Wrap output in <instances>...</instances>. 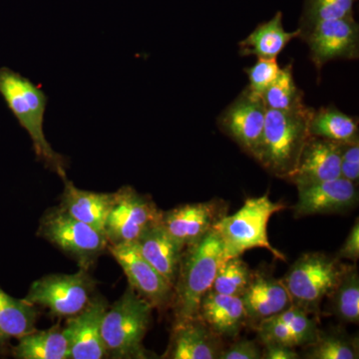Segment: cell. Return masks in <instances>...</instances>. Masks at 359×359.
<instances>
[{"mask_svg":"<svg viewBox=\"0 0 359 359\" xmlns=\"http://www.w3.org/2000/svg\"><path fill=\"white\" fill-rule=\"evenodd\" d=\"M223 261V241L215 228L199 242L184 249L171 304L174 325L199 318L201 302L212 289L217 271Z\"/></svg>","mask_w":359,"mask_h":359,"instance_id":"obj_1","label":"cell"},{"mask_svg":"<svg viewBox=\"0 0 359 359\" xmlns=\"http://www.w3.org/2000/svg\"><path fill=\"white\" fill-rule=\"evenodd\" d=\"M0 95L20 126L29 135L37 159L61 178H66L67 160L52 149L45 137L44 115L48 98L41 87L11 68L1 67Z\"/></svg>","mask_w":359,"mask_h":359,"instance_id":"obj_2","label":"cell"},{"mask_svg":"<svg viewBox=\"0 0 359 359\" xmlns=\"http://www.w3.org/2000/svg\"><path fill=\"white\" fill-rule=\"evenodd\" d=\"M313 108L297 111L266 110L263 139L257 161L269 173L287 180L294 173L311 134Z\"/></svg>","mask_w":359,"mask_h":359,"instance_id":"obj_3","label":"cell"},{"mask_svg":"<svg viewBox=\"0 0 359 359\" xmlns=\"http://www.w3.org/2000/svg\"><path fill=\"white\" fill-rule=\"evenodd\" d=\"M153 309L150 302L130 287L108 308L102 323V339L107 358H150L143 340L151 325Z\"/></svg>","mask_w":359,"mask_h":359,"instance_id":"obj_4","label":"cell"},{"mask_svg":"<svg viewBox=\"0 0 359 359\" xmlns=\"http://www.w3.org/2000/svg\"><path fill=\"white\" fill-rule=\"evenodd\" d=\"M287 205L269 199V194L248 198L244 205L231 216L223 217L214 228L219 231L224 244V261L241 257L247 250L262 248L276 259L287 261L285 255L271 245L268 236L269 219Z\"/></svg>","mask_w":359,"mask_h":359,"instance_id":"obj_5","label":"cell"},{"mask_svg":"<svg viewBox=\"0 0 359 359\" xmlns=\"http://www.w3.org/2000/svg\"><path fill=\"white\" fill-rule=\"evenodd\" d=\"M349 266L325 252H306L280 280L294 306L318 316L323 299L332 294Z\"/></svg>","mask_w":359,"mask_h":359,"instance_id":"obj_6","label":"cell"},{"mask_svg":"<svg viewBox=\"0 0 359 359\" xmlns=\"http://www.w3.org/2000/svg\"><path fill=\"white\" fill-rule=\"evenodd\" d=\"M39 235L74 259L80 269L86 271L109 245L105 233L73 218L60 207L45 212L40 219Z\"/></svg>","mask_w":359,"mask_h":359,"instance_id":"obj_7","label":"cell"},{"mask_svg":"<svg viewBox=\"0 0 359 359\" xmlns=\"http://www.w3.org/2000/svg\"><path fill=\"white\" fill-rule=\"evenodd\" d=\"M96 280L80 269L71 275H48L35 280L25 299L48 309L56 318H71L86 308L94 297Z\"/></svg>","mask_w":359,"mask_h":359,"instance_id":"obj_8","label":"cell"},{"mask_svg":"<svg viewBox=\"0 0 359 359\" xmlns=\"http://www.w3.org/2000/svg\"><path fill=\"white\" fill-rule=\"evenodd\" d=\"M162 212L152 198L123 186L114 193L105 224L109 245L136 242L144 231L161 223Z\"/></svg>","mask_w":359,"mask_h":359,"instance_id":"obj_9","label":"cell"},{"mask_svg":"<svg viewBox=\"0 0 359 359\" xmlns=\"http://www.w3.org/2000/svg\"><path fill=\"white\" fill-rule=\"evenodd\" d=\"M266 110L263 96L248 86L218 118L219 129L254 159L261 147Z\"/></svg>","mask_w":359,"mask_h":359,"instance_id":"obj_10","label":"cell"},{"mask_svg":"<svg viewBox=\"0 0 359 359\" xmlns=\"http://www.w3.org/2000/svg\"><path fill=\"white\" fill-rule=\"evenodd\" d=\"M302 39L308 44L311 61L318 70L330 61L358 58L359 26L353 16L320 21Z\"/></svg>","mask_w":359,"mask_h":359,"instance_id":"obj_11","label":"cell"},{"mask_svg":"<svg viewBox=\"0 0 359 359\" xmlns=\"http://www.w3.org/2000/svg\"><path fill=\"white\" fill-rule=\"evenodd\" d=\"M108 250L128 278L130 287L154 309L164 311L171 306L173 287L142 256L134 242L109 245Z\"/></svg>","mask_w":359,"mask_h":359,"instance_id":"obj_12","label":"cell"},{"mask_svg":"<svg viewBox=\"0 0 359 359\" xmlns=\"http://www.w3.org/2000/svg\"><path fill=\"white\" fill-rule=\"evenodd\" d=\"M229 204L222 200L180 205L162 212L161 224L181 247L196 244L219 219L226 216Z\"/></svg>","mask_w":359,"mask_h":359,"instance_id":"obj_13","label":"cell"},{"mask_svg":"<svg viewBox=\"0 0 359 359\" xmlns=\"http://www.w3.org/2000/svg\"><path fill=\"white\" fill-rule=\"evenodd\" d=\"M297 204L292 207L295 218L314 215L342 214L358 205L356 184L342 178L297 185Z\"/></svg>","mask_w":359,"mask_h":359,"instance_id":"obj_14","label":"cell"},{"mask_svg":"<svg viewBox=\"0 0 359 359\" xmlns=\"http://www.w3.org/2000/svg\"><path fill=\"white\" fill-rule=\"evenodd\" d=\"M108 302L94 294L86 308L68 318L63 332L68 340L71 359H102L107 358L102 339V323Z\"/></svg>","mask_w":359,"mask_h":359,"instance_id":"obj_15","label":"cell"},{"mask_svg":"<svg viewBox=\"0 0 359 359\" xmlns=\"http://www.w3.org/2000/svg\"><path fill=\"white\" fill-rule=\"evenodd\" d=\"M241 297L247 313V325L254 330L262 321L282 313L292 304L280 278H276L268 268L252 271L249 285Z\"/></svg>","mask_w":359,"mask_h":359,"instance_id":"obj_16","label":"cell"},{"mask_svg":"<svg viewBox=\"0 0 359 359\" xmlns=\"http://www.w3.org/2000/svg\"><path fill=\"white\" fill-rule=\"evenodd\" d=\"M342 145L320 137H309L287 181L297 186L339 178Z\"/></svg>","mask_w":359,"mask_h":359,"instance_id":"obj_17","label":"cell"},{"mask_svg":"<svg viewBox=\"0 0 359 359\" xmlns=\"http://www.w3.org/2000/svg\"><path fill=\"white\" fill-rule=\"evenodd\" d=\"M224 346L223 339L215 334L200 318L174 325L171 340L164 358L219 359Z\"/></svg>","mask_w":359,"mask_h":359,"instance_id":"obj_18","label":"cell"},{"mask_svg":"<svg viewBox=\"0 0 359 359\" xmlns=\"http://www.w3.org/2000/svg\"><path fill=\"white\" fill-rule=\"evenodd\" d=\"M199 318L222 339H236L247 325L242 297L219 294L212 289L201 302Z\"/></svg>","mask_w":359,"mask_h":359,"instance_id":"obj_19","label":"cell"},{"mask_svg":"<svg viewBox=\"0 0 359 359\" xmlns=\"http://www.w3.org/2000/svg\"><path fill=\"white\" fill-rule=\"evenodd\" d=\"M63 182L65 190L59 207L73 218L105 233L106 221L112 207L114 193L81 190L67 178L63 179Z\"/></svg>","mask_w":359,"mask_h":359,"instance_id":"obj_20","label":"cell"},{"mask_svg":"<svg viewBox=\"0 0 359 359\" xmlns=\"http://www.w3.org/2000/svg\"><path fill=\"white\" fill-rule=\"evenodd\" d=\"M134 243L142 256L174 287L184 248L168 233L161 223L144 231Z\"/></svg>","mask_w":359,"mask_h":359,"instance_id":"obj_21","label":"cell"},{"mask_svg":"<svg viewBox=\"0 0 359 359\" xmlns=\"http://www.w3.org/2000/svg\"><path fill=\"white\" fill-rule=\"evenodd\" d=\"M37 309L26 299H18L0 287V354L13 339H20L35 330Z\"/></svg>","mask_w":359,"mask_h":359,"instance_id":"obj_22","label":"cell"},{"mask_svg":"<svg viewBox=\"0 0 359 359\" xmlns=\"http://www.w3.org/2000/svg\"><path fill=\"white\" fill-rule=\"evenodd\" d=\"M299 35V28L294 32H285L283 25V13L278 11L271 20L257 25L247 39L240 42V55L276 59L285 46Z\"/></svg>","mask_w":359,"mask_h":359,"instance_id":"obj_23","label":"cell"},{"mask_svg":"<svg viewBox=\"0 0 359 359\" xmlns=\"http://www.w3.org/2000/svg\"><path fill=\"white\" fill-rule=\"evenodd\" d=\"M311 136L339 144L359 141L358 120L337 109L334 105L313 111L309 123Z\"/></svg>","mask_w":359,"mask_h":359,"instance_id":"obj_24","label":"cell"},{"mask_svg":"<svg viewBox=\"0 0 359 359\" xmlns=\"http://www.w3.org/2000/svg\"><path fill=\"white\" fill-rule=\"evenodd\" d=\"M18 359H69V346L60 327L25 335L11 349Z\"/></svg>","mask_w":359,"mask_h":359,"instance_id":"obj_25","label":"cell"},{"mask_svg":"<svg viewBox=\"0 0 359 359\" xmlns=\"http://www.w3.org/2000/svg\"><path fill=\"white\" fill-rule=\"evenodd\" d=\"M304 358L308 359H358V337H351L341 327L318 332L313 344L304 346Z\"/></svg>","mask_w":359,"mask_h":359,"instance_id":"obj_26","label":"cell"},{"mask_svg":"<svg viewBox=\"0 0 359 359\" xmlns=\"http://www.w3.org/2000/svg\"><path fill=\"white\" fill-rule=\"evenodd\" d=\"M332 313L342 323H359V275L355 264H351L332 294L328 295Z\"/></svg>","mask_w":359,"mask_h":359,"instance_id":"obj_27","label":"cell"},{"mask_svg":"<svg viewBox=\"0 0 359 359\" xmlns=\"http://www.w3.org/2000/svg\"><path fill=\"white\" fill-rule=\"evenodd\" d=\"M263 99L266 109L297 111L306 107L302 92L295 85L292 63L280 68L275 81L264 91Z\"/></svg>","mask_w":359,"mask_h":359,"instance_id":"obj_28","label":"cell"},{"mask_svg":"<svg viewBox=\"0 0 359 359\" xmlns=\"http://www.w3.org/2000/svg\"><path fill=\"white\" fill-rule=\"evenodd\" d=\"M356 1L358 0H304V11L299 20V37L320 21L353 18Z\"/></svg>","mask_w":359,"mask_h":359,"instance_id":"obj_29","label":"cell"},{"mask_svg":"<svg viewBox=\"0 0 359 359\" xmlns=\"http://www.w3.org/2000/svg\"><path fill=\"white\" fill-rule=\"evenodd\" d=\"M252 269L241 257L224 259L219 264L212 290L219 294L242 297L249 285Z\"/></svg>","mask_w":359,"mask_h":359,"instance_id":"obj_30","label":"cell"},{"mask_svg":"<svg viewBox=\"0 0 359 359\" xmlns=\"http://www.w3.org/2000/svg\"><path fill=\"white\" fill-rule=\"evenodd\" d=\"M276 316L289 328L299 347L309 346L316 339L320 332L318 316L309 313L304 309L292 304L289 309L276 314Z\"/></svg>","mask_w":359,"mask_h":359,"instance_id":"obj_31","label":"cell"},{"mask_svg":"<svg viewBox=\"0 0 359 359\" xmlns=\"http://www.w3.org/2000/svg\"><path fill=\"white\" fill-rule=\"evenodd\" d=\"M280 70L276 59L257 58V62L252 67L245 69L249 77L250 88L263 96L264 91L278 77Z\"/></svg>","mask_w":359,"mask_h":359,"instance_id":"obj_32","label":"cell"},{"mask_svg":"<svg viewBox=\"0 0 359 359\" xmlns=\"http://www.w3.org/2000/svg\"><path fill=\"white\" fill-rule=\"evenodd\" d=\"M340 177L358 185L359 181V141L342 145Z\"/></svg>","mask_w":359,"mask_h":359,"instance_id":"obj_33","label":"cell"},{"mask_svg":"<svg viewBox=\"0 0 359 359\" xmlns=\"http://www.w3.org/2000/svg\"><path fill=\"white\" fill-rule=\"evenodd\" d=\"M262 356L263 348L259 347V342L244 339L224 347L219 359H262Z\"/></svg>","mask_w":359,"mask_h":359,"instance_id":"obj_34","label":"cell"},{"mask_svg":"<svg viewBox=\"0 0 359 359\" xmlns=\"http://www.w3.org/2000/svg\"><path fill=\"white\" fill-rule=\"evenodd\" d=\"M337 257L339 259H348L356 263L359 259V221L356 219L348 236L340 248Z\"/></svg>","mask_w":359,"mask_h":359,"instance_id":"obj_35","label":"cell"},{"mask_svg":"<svg viewBox=\"0 0 359 359\" xmlns=\"http://www.w3.org/2000/svg\"><path fill=\"white\" fill-rule=\"evenodd\" d=\"M263 356L262 359H299V353L295 351L294 347L285 346V344H263Z\"/></svg>","mask_w":359,"mask_h":359,"instance_id":"obj_36","label":"cell"}]
</instances>
